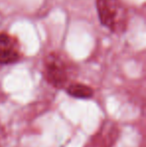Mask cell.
Returning <instances> with one entry per match:
<instances>
[{
    "label": "cell",
    "instance_id": "cell-1",
    "mask_svg": "<svg viewBox=\"0 0 146 147\" xmlns=\"http://www.w3.org/2000/svg\"><path fill=\"white\" fill-rule=\"evenodd\" d=\"M100 23L115 34L124 33L128 25V11L121 0H96Z\"/></svg>",
    "mask_w": 146,
    "mask_h": 147
},
{
    "label": "cell",
    "instance_id": "cell-2",
    "mask_svg": "<svg viewBox=\"0 0 146 147\" xmlns=\"http://www.w3.org/2000/svg\"><path fill=\"white\" fill-rule=\"evenodd\" d=\"M45 76L55 88H62L68 80V67L58 53H50L44 60Z\"/></svg>",
    "mask_w": 146,
    "mask_h": 147
},
{
    "label": "cell",
    "instance_id": "cell-3",
    "mask_svg": "<svg viewBox=\"0 0 146 147\" xmlns=\"http://www.w3.org/2000/svg\"><path fill=\"white\" fill-rule=\"evenodd\" d=\"M22 56L20 42L15 36L0 32V64L8 65L19 61Z\"/></svg>",
    "mask_w": 146,
    "mask_h": 147
},
{
    "label": "cell",
    "instance_id": "cell-4",
    "mask_svg": "<svg viewBox=\"0 0 146 147\" xmlns=\"http://www.w3.org/2000/svg\"><path fill=\"white\" fill-rule=\"evenodd\" d=\"M70 96L79 99H89L93 96V89L82 83H72L66 88Z\"/></svg>",
    "mask_w": 146,
    "mask_h": 147
}]
</instances>
